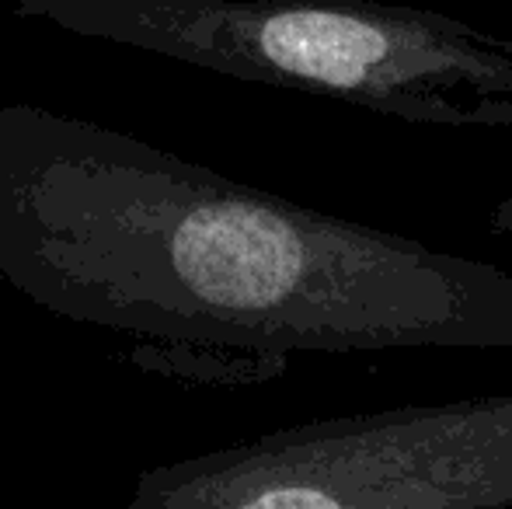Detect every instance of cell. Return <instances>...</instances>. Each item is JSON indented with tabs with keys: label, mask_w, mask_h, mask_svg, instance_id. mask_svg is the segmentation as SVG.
I'll return each instance as SVG.
<instances>
[{
	"label": "cell",
	"mask_w": 512,
	"mask_h": 509,
	"mask_svg": "<svg viewBox=\"0 0 512 509\" xmlns=\"http://www.w3.org/2000/svg\"><path fill=\"white\" fill-rule=\"evenodd\" d=\"M488 231H492L495 238H512V192L506 199H499V206L492 210V217H488Z\"/></svg>",
	"instance_id": "cell-3"
},
{
	"label": "cell",
	"mask_w": 512,
	"mask_h": 509,
	"mask_svg": "<svg viewBox=\"0 0 512 509\" xmlns=\"http://www.w3.org/2000/svg\"><path fill=\"white\" fill-rule=\"evenodd\" d=\"M150 509H512V394L276 429L175 468Z\"/></svg>",
	"instance_id": "cell-2"
},
{
	"label": "cell",
	"mask_w": 512,
	"mask_h": 509,
	"mask_svg": "<svg viewBox=\"0 0 512 509\" xmlns=\"http://www.w3.org/2000/svg\"><path fill=\"white\" fill-rule=\"evenodd\" d=\"M84 35L443 129H512V39L391 0H28Z\"/></svg>",
	"instance_id": "cell-1"
}]
</instances>
